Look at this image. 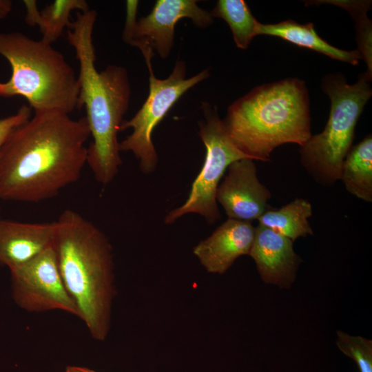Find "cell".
Instances as JSON below:
<instances>
[{"label":"cell","instance_id":"obj_1","mask_svg":"<svg viewBox=\"0 0 372 372\" xmlns=\"http://www.w3.org/2000/svg\"><path fill=\"white\" fill-rule=\"evenodd\" d=\"M90 131L85 117L34 113L15 128L0 151V199L39 203L80 178Z\"/></svg>","mask_w":372,"mask_h":372},{"label":"cell","instance_id":"obj_2","mask_svg":"<svg viewBox=\"0 0 372 372\" xmlns=\"http://www.w3.org/2000/svg\"><path fill=\"white\" fill-rule=\"evenodd\" d=\"M96 17L94 10L76 12L67 29V38L79 62L80 109L85 107L92 138L87 164L96 181L105 185L114 179L122 165L118 133L129 107L131 87L125 68L110 65L98 72L95 67L92 34Z\"/></svg>","mask_w":372,"mask_h":372},{"label":"cell","instance_id":"obj_3","mask_svg":"<svg viewBox=\"0 0 372 372\" xmlns=\"http://www.w3.org/2000/svg\"><path fill=\"white\" fill-rule=\"evenodd\" d=\"M53 242L63 285L91 336L104 341L116 294L112 245L103 232L72 209L56 221Z\"/></svg>","mask_w":372,"mask_h":372},{"label":"cell","instance_id":"obj_4","mask_svg":"<svg viewBox=\"0 0 372 372\" xmlns=\"http://www.w3.org/2000/svg\"><path fill=\"white\" fill-rule=\"evenodd\" d=\"M223 121L236 146L253 160L269 161L277 147H300L311 136L304 82L287 79L258 86L234 102Z\"/></svg>","mask_w":372,"mask_h":372},{"label":"cell","instance_id":"obj_5","mask_svg":"<svg viewBox=\"0 0 372 372\" xmlns=\"http://www.w3.org/2000/svg\"><path fill=\"white\" fill-rule=\"evenodd\" d=\"M0 55L11 66V76L0 82V96H22L34 113L70 114L80 109L78 76L52 44L19 32H0Z\"/></svg>","mask_w":372,"mask_h":372},{"label":"cell","instance_id":"obj_6","mask_svg":"<svg viewBox=\"0 0 372 372\" xmlns=\"http://www.w3.org/2000/svg\"><path fill=\"white\" fill-rule=\"evenodd\" d=\"M322 89L331 101L324 130L309 138L300 149L301 163L318 183L331 186L340 180L343 161L352 147L355 128L372 91L364 75L353 85L341 75L322 81Z\"/></svg>","mask_w":372,"mask_h":372},{"label":"cell","instance_id":"obj_7","mask_svg":"<svg viewBox=\"0 0 372 372\" xmlns=\"http://www.w3.org/2000/svg\"><path fill=\"white\" fill-rule=\"evenodd\" d=\"M202 109L205 120L199 124L198 134L206 149L204 163L185 202L165 216L166 224L173 223L189 213L200 215L209 224L216 223L221 217L216 200L221 178L231 163L250 158L231 139L216 107L203 102Z\"/></svg>","mask_w":372,"mask_h":372},{"label":"cell","instance_id":"obj_8","mask_svg":"<svg viewBox=\"0 0 372 372\" xmlns=\"http://www.w3.org/2000/svg\"><path fill=\"white\" fill-rule=\"evenodd\" d=\"M149 71V95L136 114L123 121L120 131L129 128L132 132L119 144L120 152H131L139 161L145 174L153 172L158 163V156L152 140L153 131L174 104L191 87L209 76L205 69L190 78H186V64L176 62L172 72L165 79H157L152 61L146 62Z\"/></svg>","mask_w":372,"mask_h":372},{"label":"cell","instance_id":"obj_9","mask_svg":"<svg viewBox=\"0 0 372 372\" xmlns=\"http://www.w3.org/2000/svg\"><path fill=\"white\" fill-rule=\"evenodd\" d=\"M15 302L29 312L59 310L79 316L58 267L53 245L10 269Z\"/></svg>","mask_w":372,"mask_h":372},{"label":"cell","instance_id":"obj_10","mask_svg":"<svg viewBox=\"0 0 372 372\" xmlns=\"http://www.w3.org/2000/svg\"><path fill=\"white\" fill-rule=\"evenodd\" d=\"M183 18L200 28L213 23L210 12L200 8L196 0H157L151 12L136 21L126 43L135 47L147 45L166 59L174 46L175 26Z\"/></svg>","mask_w":372,"mask_h":372},{"label":"cell","instance_id":"obj_11","mask_svg":"<svg viewBox=\"0 0 372 372\" xmlns=\"http://www.w3.org/2000/svg\"><path fill=\"white\" fill-rule=\"evenodd\" d=\"M270 191L257 177L254 160L243 158L231 163L219 184L216 200L228 218L251 223L270 207Z\"/></svg>","mask_w":372,"mask_h":372},{"label":"cell","instance_id":"obj_12","mask_svg":"<svg viewBox=\"0 0 372 372\" xmlns=\"http://www.w3.org/2000/svg\"><path fill=\"white\" fill-rule=\"evenodd\" d=\"M249 255L264 282L285 289L292 285L302 262L294 251L293 241L259 224Z\"/></svg>","mask_w":372,"mask_h":372},{"label":"cell","instance_id":"obj_13","mask_svg":"<svg viewBox=\"0 0 372 372\" xmlns=\"http://www.w3.org/2000/svg\"><path fill=\"white\" fill-rule=\"evenodd\" d=\"M251 223L228 218L193 249V254L210 273L223 274L244 255H249L255 236Z\"/></svg>","mask_w":372,"mask_h":372},{"label":"cell","instance_id":"obj_14","mask_svg":"<svg viewBox=\"0 0 372 372\" xmlns=\"http://www.w3.org/2000/svg\"><path fill=\"white\" fill-rule=\"evenodd\" d=\"M56 229L52 223H21L0 218V265L19 266L53 245Z\"/></svg>","mask_w":372,"mask_h":372},{"label":"cell","instance_id":"obj_15","mask_svg":"<svg viewBox=\"0 0 372 372\" xmlns=\"http://www.w3.org/2000/svg\"><path fill=\"white\" fill-rule=\"evenodd\" d=\"M261 34L280 37L300 47L311 49L352 65H357L362 59L358 50L347 51L328 43L316 33L313 23H311L300 24L292 20H286L274 24H263L258 22L256 36Z\"/></svg>","mask_w":372,"mask_h":372},{"label":"cell","instance_id":"obj_16","mask_svg":"<svg viewBox=\"0 0 372 372\" xmlns=\"http://www.w3.org/2000/svg\"><path fill=\"white\" fill-rule=\"evenodd\" d=\"M26 9L25 21L28 25L37 26L42 34L41 39L45 43H54L65 29L71 25V12H87L90 10L85 0H55L53 3L39 10L35 1H28L24 4Z\"/></svg>","mask_w":372,"mask_h":372},{"label":"cell","instance_id":"obj_17","mask_svg":"<svg viewBox=\"0 0 372 372\" xmlns=\"http://www.w3.org/2000/svg\"><path fill=\"white\" fill-rule=\"evenodd\" d=\"M340 180L351 194L365 202H372L371 134L351 148L343 161Z\"/></svg>","mask_w":372,"mask_h":372},{"label":"cell","instance_id":"obj_18","mask_svg":"<svg viewBox=\"0 0 372 372\" xmlns=\"http://www.w3.org/2000/svg\"><path fill=\"white\" fill-rule=\"evenodd\" d=\"M312 215L309 201L296 198L279 209L268 208L258 219L259 225L295 241L300 237L313 236L309 218Z\"/></svg>","mask_w":372,"mask_h":372},{"label":"cell","instance_id":"obj_19","mask_svg":"<svg viewBox=\"0 0 372 372\" xmlns=\"http://www.w3.org/2000/svg\"><path fill=\"white\" fill-rule=\"evenodd\" d=\"M212 17H219L229 25L236 46L246 49L256 36L258 21L243 0H219L210 12Z\"/></svg>","mask_w":372,"mask_h":372},{"label":"cell","instance_id":"obj_20","mask_svg":"<svg viewBox=\"0 0 372 372\" xmlns=\"http://www.w3.org/2000/svg\"><path fill=\"white\" fill-rule=\"evenodd\" d=\"M326 3L339 6L349 11L356 22L358 51L367 64V72L364 74L369 81L372 76L371 23L366 16L371 1H322Z\"/></svg>","mask_w":372,"mask_h":372},{"label":"cell","instance_id":"obj_21","mask_svg":"<svg viewBox=\"0 0 372 372\" xmlns=\"http://www.w3.org/2000/svg\"><path fill=\"white\" fill-rule=\"evenodd\" d=\"M336 333V344L340 351L356 363L360 372H372V341L342 331Z\"/></svg>","mask_w":372,"mask_h":372},{"label":"cell","instance_id":"obj_22","mask_svg":"<svg viewBox=\"0 0 372 372\" xmlns=\"http://www.w3.org/2000/svg\"><path fill=\"white\" fill-rule=\"evenodd\" d=\"M31 115L32 108L23 105L15 114L0 119V151L12 132L28 121Z\"/></svg>","mask_w":372,"mask_h":372},{"label":"cell","instance_id":"obj_23","mask_svg":"<svg viewBox=\"0 0 372 372\" xmlns=\"http://www.w3.org/2000/svg\"><path fill=\"white\" fill-rule=\"evenodd\" d=\"M138 1H126V17L124 29L123 31V40L125 43L128 40L130 34L137 21L136 13L138 9Z\"/></svg>","mask_w":372,"mask_h":372},{"label":"cell","instance_id":"obj_24","mask_svg":"<svg viewBox=\"0 0 372 372\" xmlns=\"http://www.w3.org/2000/svg\"><path fill=\"white\" fill-rule=\"evenodd\" d=\"M12 1L10 0H0V20L6 19L10 13Z\"/></svg>","mask_w":372,"mask_h":372},{"label":"cell","instance_id":"obj_25","mask_svg":"<svg viewBox=\"0 0 372 372\" xmlns=\"http://www.w3.org/2000/svg\"><path fill=\"white\" fill-rule=\"evenodd\" d=\"M65 372H95L87 368L76 366H70L66 369Z\"/></svg>","mask_w":372,"mask_h":372},{"label":"cell","instance_id":"obj_26","mask_svg":"<svg viewBox=\"0 0 372 372\" xmlns=\"http://www.w3.org/2000/svg\"><path fill=\"white\" fill-rule=\"evenodd\" d=\"M0 212H1V207H0Z\"/></svg>","mask_w":372,"mask_h":372}]
</instances>
